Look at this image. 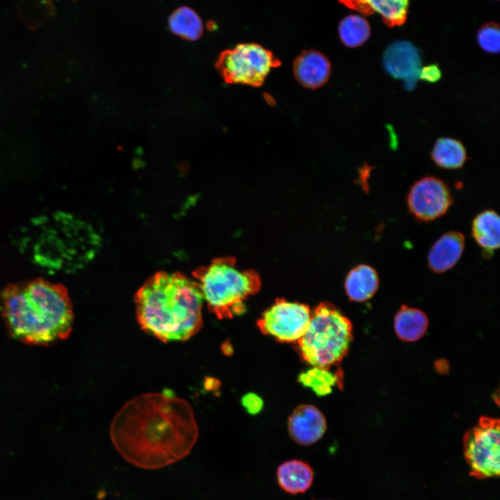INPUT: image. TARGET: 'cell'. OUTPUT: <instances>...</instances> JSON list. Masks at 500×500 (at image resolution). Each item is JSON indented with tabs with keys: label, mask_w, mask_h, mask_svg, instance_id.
Listing matches in <instances>:
<instances>
[{
	"label": "cell",
	"mask_w": 500,
	"mask_h": 500,
	"mask_svg": "<svg viewBox=\"0 0 500 500\" xmlns=\"http://www.w3.org/2000/svg\"><path fill=\"white\" fill-rule=\"evenodd\" d=\"M342 379L341 371L333 372L330 370V367H313L299 376L300 383L311 388L319 396L330 394L333 387L342 384Z\"/></svg>",
	"instance_id": "obj_21"
},
{
	"label": "cell",
	"mask_w": 500,
	"mask_h": 500,
	"mask_svg": "<svg viewBox=\"0 0 500 500\" xmlns=\"http://www.w3.org/2000/svg\"><path fill=\"white\" fill-rule=\"evenodd\" d=\"M409 210L421 221L430 222L444 215L452 204L447 185L440 178L425 176L417 181L407 196Z\"/></svg>",
	"instance_id": "obj_9"
},
{
	"label": "cell",
	"mask_w": 500,
	"mask_h": 500,
	"mask_svg": "<svg viewBox=\"0 0 500 500\" xmlns=\"http://www.w3.org/2000/svg\"><path fill=\"white\" fill-rule=\"evenodd\" d=\"M203 300L218 318H231L245 310L244 301L261 287L254 270H240L233 257L218 258L194 273Z\"/></svg>",
	"instance_id": "obj_4"
},
{
	"label": "cell",
	"mask_w": 500,
	"mask_h": 500,
	"mask_svg": "<svg viewBox=\"0 0 500 500\" xmlns=\"http://www.w3.org/2000/svg\"><path fill=\"white\" fill-rule=\"evenodd\" d=\"M281 60L262 46L242 43L221 53L216 68L227 83L260 87Z\"/></svg>",
	"instance_id": "obj_6"
},
{
	"label": "cell",
	"mask_w": 500,
	"mask_h": 500,
	"mask_svg": "<svg viewBox=\"0 0 500 500\" xmlns=\"http://www.w3.org/2000/svg\"><path fill=\"white\" fill-rule=\"evenodd\" d=\"M472 233L474 239L488 255L500 245V219L499 215L492 210L478 214L472 222Z\"/></svg>",
	"instance_id": "obj_17"
},
{
	"label": "cell",
	"mask_w": 500,
	"mask_h": 500,
	"mask_svg": "<svg viewBox=\"0 0 500 500\" xmlns=\"http://www.w3.org/2000/svg\"><path fill=\"white\" fill-rule=\"evenodd\" d=\"M293 72L303 87L317 89L329 79L331 66L328 59L318 51L306 50L294 59Z\"/></svg>",
	"instance_id": "obj_12"
},
{
	"label": "cell",
	"mask_w": 500,
	"mask_h": 500,
	"mask_svg": "<svg viewBox=\"0 0 500 500\" xmlns=\"http://www.w3.org/2000/svg\"><path fill=\"white\" fill-rule=\"evenodd\" d=\"M311 317L310 308L303 303L278 299L262 314L257 325L261 332L281 342H297Z\"/></svg>",
	"instance_id": "obj_8"
},
{
	"label": "cell",
	"mask_w": 500,
	"mask_h": 500,
	"mask_svg": "<svg viewBox=\"0 0 500 500\" xmlns=\"http://www.w3.org/2000/svg\"><path fill=\"white\" fill-rule=\"evenodd\" d=\"M313 471L301 460H291L282 463L277 469L279 486L290 494L303 493L311 486Z\"/></svg>",
	"instance_id": "obj_16"
},
{
	"label": "cell",
	"mask_w": 500,
	"mask_h": 500,
	"mask_svg": "<svg viewBox=\"0 0 500 500\" xmlns=\"http://www.w3.org/2000/svg\"><path fill=\"white\" fill-rule=\"evenodd\" d=\"M326 429V421L321 411L312 405H300L288 419L291 438L298 444L310 445L318 441Z\"/></svg>",
	"instance_id": "obj_11"
},
{
	"label": "cell",
	"mask_w": 500,
	"mask_h": 500,
	"mask_svg": "<svg viewBox=\"0 0 500 500\" xmlns=\"http://www.w3.org/2000/svg\"><path fill=\"white\" fill-rule=\"evenodd\" d=\"M350 9L365 15L378 13L389 27L402 25L406 20L409 0H339Z\"/></svg>",
	"instance_id": "obj_14"
},
{
	"label": "cell",
	"mask_w": 500,
	"mask_h": 500,
	"mask_svg": "<svg viewBox=\"0 0 500 500\" xmlns=\"http://www.w3.org/2000/svg\"><path fill=\"white\" fill-rule=\"evenodd\" d=\"M351 321L328 302L311 312L310 322L297 342L302 358L310 365L330 367L347 355L351 342Z\"/></svg>",
	"instance_id": "obj_5"
},
{
	"label": "cell",
	"mask_w": 500,
	"mask_h": 500,
	"mask_svg": "<svg viewBox=\"0 0 500 500\" xmlns=\"http://www.w3.org/2000/svg\"><path fill=\"white\" fill-rule=\"evenodd\" d=\"M110 435L126 461L156 469L186 457L199 431L187 401L167 392H149L124 404L111 422Z\"/></svg>",
	"instance_id": "obj_1"
},
{
	"label": "cell",
	"mask_w": 500,
	"mask_h": 500,
	"mask_svg": "<svg viewBox=\"0 0 500 500\" xmlns=\"http://www.w3.org/2000/svg\"><path fill=\"white\" fill-rule=\"evenodd\" d=\"M442 71L437 64H431L420 68L418 78L429 83H435L442 78Z\"/></svg>",
	"instance_id": "obj_25"
},
{
	"label": "cell",
	"mask_w": 500,
	"mask_h": 500,
	"mask_svg": "<svg viewBox=\"0 0 500 500\" xmlns=\"http://www.w3.org/2000/svg\"><path fill=\"white\" fill-rule=\"evenodd\" d=\"M338 31L341 42L349 48L362 45L371 34L368 22L358 15L344 17L339 24Z\"/></svg>",
	"instance_id": "obj_23"
},
{
	"label": "cell",
	"mask_w": 500,
	"mask_h": 500,
	"mask_svg": "<svg viewBox=\"0 0 500 500\" xmlns=\"http://www.w3.org/2000/svg\"><path fill=\"white\" fill-rule=\"evenodd\" d=\"M421 53L416 46L407 40H397L389 45L383 55L385 72L396 79H401L407 85H415L422 67Z\"/></svg>",
	"instance_id": "obj_10"
},
{
	"label": "cell",
	"mask_w": 500,
	"mask_h": 500,
	"mask_svg": "<svg viewBox=\"0 0 500 500\" xmlns=\"http://www.w3.org/2000/svg\"><path fill=\"white\" fill-rule=\"evenodd\" d=\"M499 420L480 418L463 440L464 454L469 475L478 479L498 477L500 472Z\"/></svg>",
	"instance_id": "obj_7"
},
{
	"label": "cell",
	"mask_w": 500,
	"mask_h": 500,
	"mask_svg": "<svg viewBox=\"0 0 500 500\" xmlns=\"http://www.w3.org/2000/svg\"><path fill=\"white\" fill-rule=\"evenodd\" d=\"M465 246V236L462 233L449 231L444 233L434 242L428 253L430 269L435 273L449 270L461 258Z\"/></svg>",
	"instance_id": "obj_13"
},
{
	"label": "cell",
	"mask_w": 500,
	"mask_h": 500,
	"mask_svg": "<svg viewBox=\"0 0 500 500\" xmlns=\"http://www.w3.org/2000/svg\"><path fill=\"white\" fill-rule=\"evenodd\" d=\"M203 301L195 281L179 273L158 272L135 295L138 321L162 342L185 341L202 327Z\"/></svg>",
	"instance_id": "obj_3"
},
{
	"label": "cell",
	"mask_w": 500,
	"mask_h": 500,
	"mask_svg": "<svg viewBox=\"0 0 500 500\" xmlns=\"http://www.w3.org/2000/svg\"><path fill=\"white\" fill-rule=\"evenodd\" d=\"M168 25L174 34L188 40H198L203 31L200 17L186 6L180 7L172 13Z\"/></svg>",
	"instance_id": "obj_20"
},
{
	"label": "cell",
	"mask_w": 500,
	"mask_h": 500,
	"mask_svg": "<svg viewBox=\"0 0 500 500\" xmlns=\"http://www.w3.org/2000/svg\"><path fill=\"white\" fill-rule=\"evenodd\" d=\"M242 404L249 413L255 415L262 410L263 401L257 394L249 393L243 396Z\"/></svg>",
	"instance_id": "obj_26"
},
{
	"label": "cell",
	"mask_w": 500,
	"mask_h": 500,
	"mask_svg": "<svg viewBox=\"0 0 500 500\" xmlns=\"http://www.w3.org/2000/svg\"><path fill=\"white\" fill-rule=\"evenodd\" d=\"M428 326L427 315L422 310L402 306L394 316V326L397 335L402 340L415 342L426 333Z\"/></svg>",
	"instance_id": "obj_18"
},
{
	"label": "cell",
	"mask_w": 500,
	"mask_h": 500,
	"mask_svg": "<svg viewBox=\"0 0 500 500\" xmlns=\"http://www.w3.org/2000/svg\"><path fill=\"white\" fill-rule=\"evenodd\" d=\"M17 9L22 22L33 30L42 26L56 12L51 0H19Z\"/></svg>",
	"instance_id": "obj_22"
},
{
	"label": "cell",
	"mask_w": 500,
	"mask_h": 500,
	"mask_svg": "<svg viewBox=\"0 0 500 500\" xmlns=\"http://www.w3.org/2000/svg\"><path fill=\"white\" fill-rule=\"evenodd\" d=\"M480 47L490 53H498L500 47L499 26L497 23L489 22L481 27L477 33Z\"/></svg>",
	"instance_id": "obj_24"
},
{
	"label": "cell",
	"mask_w": 500,
	"mask_h": 500,
	"mask_svg": "<svg viewBox=\"0 0 500 500\" xmlns=\"http://www.w3.org/2000/svg\"><path fill=\"white\" fill-rule=\"evenodd\" d=\"M1 310L10 335L27 344L47 346L67 339L74 324L67 290L42 278L7 286Z\"/></svg>",
	"instance_id": "obj_2"
},
{
	"label": "cell",
	"mask_w": 500,
	"mask_h": 500,
	"mask_svg": "<svg viewBox=\"0 0 500 500\" xmlns=\"http://www.w3.org/2000/svg\"><path fill=\"white\" fill-rule=\"evenodd\" d=\"M431 158L440 168L458 169L462 167L467 159L466 149L461 141L452 138H438L431 152Z\"/></svg>",
	"instance_id": "obj_19"
},
{
	"label": "cell",
	"mask_w": 500,
	"mask_h": 500,
	"mask_svg": "<svg viewBox=\"0 0 500 500\" xmlns=\"http://www.w3.org/2000/svg\"><path fill=\"white\" fill-rule=\"evenodd\" d=\"M345 290L350 300L363 302L371 299L379 287V277L376 269L368 265H359L347 276Z\"/></svg>",
	"instance_id": "obj_15"
}]
</instances>
